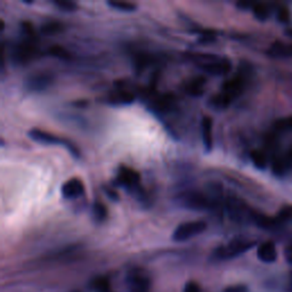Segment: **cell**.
<instances>
[{
  "label": "cell",
  "mask_w": 292,
  "mask_h": 292,
  "mask_svg": "<svg viewBox=\"0 0 292 292\" xmlns=\"http://www.w3.org/2000/svg\"><path fill=\"white\" fill-rule=\"evenodd\" d=\"M114 184L116 186L126 189L137 201L143 203L148 202V194H146L142 184H140V175L135 169L124 164L119 165Z\"/></svg>",
  "instance_id": "6da1fadb"
},
{
  "label": "cell",
  "mask_w": 292,
  "mask_h": 292,
  "mask_svg": "<svg viewBox=\"0 0 292 292\" xmlns=\"http://www.w3.org/2000/svg\"><path fill=\"white\" fill-rule=\"evenodd\" d=\"M200 69L212 76L227 75L232 70V63L226 57H219L213 54H188Z\"/></svg>",
  "instance_id": "7a4b0ae2"
},
{
  "label": "cell",
  "mask_w": 292,
  "mask_h": 292,
  "mask_svg": "<svg viewBox=\"0 0 292 292\" xmlns=\"http://www.w3.org/2000/svg\"><path fill=\"white\" fill-rule=\"evenodd\" d=\"M216 199L217 198L212 193L208 194L202 191L192 189V191L182 193L178 198V201L184 208L189 209V210L203 211L215 207Z\"/></svg>",
  "instance_id": "3957f363"
},
{
  "label": "cell",
  "mask_w": 292,
  "mask_h": 292,
  "mask_svg": "<svg viewBox=\"0 0 292 292\" xmlns=\"http://www.w3.org/2000/svg\"><path fill=\"white\" fill-rule=\"evenodd\" d=\"M27 38V37H26ZM36 38H27L26 40L19 42L14 48L12 53V60L15 64L24 65L27 63L35 60L38 54V51L35 46Z\"/></svg>",
  "instance_id": "277c9868"
},
{
  "label": "cell",
  "mask_w": 292,
  "mask_h": 292,
  "mask_svg": "<svg viewBox=\"0 0 292 292\" xmlns=\"http://www.w3.org/2000/svg\"><path fill=\"white\" fill-rule=\"evenodd\" d=\"M207 223L203 221H194L186 222L176 227V230L173 233V240L175 242H184L189 238L201 234L207 230Z\"/></svg>",
  "instance_id": "5b68a950"
},
{
  "label": "cell",
  "mask_w": 292,
  "mask_h": 292,
  "mask_svg": "<svg viewBox=\"0 0 292 292\" xmlns=\"http://www.w3.org/2000/svg\"><path fill=\"white\" fill-rule=\"evenodd\" d=\"M55 80L52 72L38 71L27 77L24 80V87L28 91H43L50 88Z\"/></svg>",
  "instance_id": "8992f818"
},
{
  "label": "cell",
  "mask_w": 292,
  "mask_h": 292,
  "mask_svg": "<svg viewBox=\"0 0 292 292\" xmlns=\"http://www.w3.org/2000/svg\"><path fill=\"white\" fill-rule=\"evenodd\" d=\"M254 245L255 242L234 240L228 243L227 246L219 247L213 254V257L217 258V259H230V258H234L249 250L250 248L254 247Z\"/></svg>",
  "instance_id": "52a82bcc"
},
{
  "label": "cell",
  "mask_w": 292,
  "mask_h": 292,
  "mask_svg": "<svg viewBox=\"0 0 292 292\" xmlns=\"http://www.w3.org/2000/svg\"><path fill=\"white\" fill-rule=\"evenodd\" d=\"M28 136L35 142L42 144V145H62L66 149L67 145L70 144L71 140L66 138H62L60 136L55 134H52L50 131L39 129V128H32L29 130Z\"/></svg>",
  "instance_id": "ba28073f"
},
{
  "label": "cell",
  "mask_w": 292,
  "mask_h": 292,
  "mask_svg": "<svg viewBox=\"0 0 292 292\" xmlns=\"http://www.w3.org/2000/svg\"><path fill=\"white\" fill-rule=\"evenodd\" d=\"M226 206L228 215H230L233 219H235V221H243L245 218H249L251 221L254 210L249 209V207H248L242 200H240V199L234 197L228 198Z\"/></svg>",
  "instance_id": "9c48e42d"
},
{
  "label": "cell",
  "mask_w": 292,
  "mask_h": 292,
  "mask_svg": "<svg viewBox=\"0 0 292 292\" xmlns=\"http://www.w3.org/2000/svg\"><path fill=\"white\" fill-rule=\"evenodd\" d=\"M61 194L65 200H76L85 194V185L80 178H70L62 185Z\"/></svg>",
  "instance_id": "30bf717a"
},
{
  "label": "cell",
  "mask_w": 292,
  "mask_h": 292,
  "mask_svg": "<svg viewBox=\"0 0 292 292\" xmlns=\"http://www.w3.org/2000/svg\"><path fill=\"white\" fill-rule=\"evenodd\" d=\"M245 88V80L242 79V77L236 76L232 79L225 81V84L222 87V91L224 95L227 96L228 99L233 101L236 99L237 96H240Z\"/></svg>",
  "instance_id": "8fae6325"
},
{
  "label": "cell",
  "mask_w": 292,
  "mask_h": 292,
  "mask_svg": "<svg viewBox=\"0 0 292 292\" xmlns=\"http://www.w3.org/2000/svg\"><path fill=\"white\" fill-rule=\"evenodd\" d=\"M136 100L133 92L127 90H116L106 97L105 102L111 106H126L133 104Z\"/></svg>",
  "instance_id": "7c38bea8"
},
{
  "label": "cell",
  "mask_w": 292,
  "mask_h": 292,
  "mask_svg": "<svg viewBox=\"0 0 292 292\" xmlns=\"http://www.w3.org/2000/svg\"><path fill=\"white\" fill-rule=\"evenodd\" d=\"M212 119L210 116L204 115L201 121V136H202V144L204 151L207 153L211 152L213 146V137H212Z\"/></svg>",
  "instance_id": "4fadbf2b"
},
{
  "label": "cell",
  "mask_w": 292,
  "mask_h": 292,
  "mask_svg": "<svg viewBox=\"0 0 292 292\" xmlns=\"http://www.w3.org/2000/svg\"><path fill=\"white\" fill-rule=\"evenodd\" d=\"M206 78L204 77H196L185 82L184 90L187 95L193 97H200L204 92V86H206Z\"/></svg>",
  "instance_id": "5bb4252c"
},
{
  "label": "cell",
  "mask_w": 292,
  "mask_h": 292,
  "mask_svg": "<svg viewBox=\"0 0 292 292\" xmlns=\"http://www.w3.org/2000/svg\"><path fill=\"white\" fill-rule=\"evenodd\" d=\"M257 256L261 261L264 262H273L277 258V251L276 247L273 242H265L258 248Z\"/></svg>",
  "instance_id": "9a60e30c"
},
{
  "label": "cell",
  "mask_w": 292,
  "mask_h": 292,
  "mask_svg": "<svg viewBox=\"0 0 292 292\" xmlns=\"http://www.w3.org/2000/svg\"><path fill=\"white\" fill-rule=\"evenodd\" d=\"M175 108V100L172 95L159 96L153 101V109L161 113H168Z\"/></svg>",
  "instance_id": "2e32d148"
},
{
  "label": "cell",
  "mask_w": 292,
  "mask_h": 292,
  "mask_svg": "<svg viewBox=\"0 0 292 292\" xmlns=\"http://www.w3.org/2000/svg\"><path fill=\"white\" fill-rule=\"evenodd\" d=\"M269 54L273 57L292 56V45H286V43L282 41H275L271 46Z\"/></svg>",
  "instance_id": "e0dca14e"
},
{
  "label": "cell",
  "mask_w": 292,
  "mask_h": 292,
  "mask_svg": "<svg viewBox=\"0 0 292 292\" xmlns=\"http://www.w3.org/2000/svg\"><path fill=\"white\" fill-rule=\"evenodd\" d=\"M91 212H92V217H94V219L97 223L105 222L109 216L108 208H106V206L103 202H100V201H95L94 203H92Z\"/></svg>",
  "instance_id": "ac0fdd59"
},
{
  "label": "cell",
  "mask_w": 292,
  "mask_h": 292,
  "mask_svg": "<svg viewBox=\"0 0 292 292\" xmlns=\"http://www.w3.org/2000/svg\"><path fill=\"white\" fill-rule=\"evenodd\" d=\"M108 6L111 7L112 9H115V11L125 12V13H133V12L137 11V5L134 3H128V2L110 0V2H108Z\"/></svg>",
  "instance_id": "d6986e66"
},
{
  "label": "cell",
  "mask_w": 292,
  "mask_h": 292,
  "mask_svg": "<svg viewBox=\"0 0 292 292\" xmlns=\"http://www.w3.org/2000/svg\"><path fill=\"white\" fill-rule=\"evenodd\" d=\"M62 31H64V24L58 21H50L41 26V32L45 35H57Z\"/></svg>",
  "instance_id": "ffe728a7"
},
{
  "label": "cell",
  "mask_w": 292,
  "mask_h": 292,
  "mask_svg": "<svg viewBox=\"0 0 292 292\" xmlns=\"http://www.w3.org/2000/svg\"><path fill=\"white\" fill-rule=\"evenodd\" d=\"M231 103L232 101L227 96L224 95L223 92H218V94L213 95L210 99V105L217 110L226 109Z\"/></svg>",
  "instance_id": "44dd1931"
},
{
  "label": "cell",
  "mask_w": 292,
  "mask_h": 292,
  "mask_svg": "<svg viewBox=\"0 0 292 292\" xmlns=\"http://www.w3.org/2000/svg\"><path fill=\"white\" fill-rule=\"evenodd\" d=\"M250 158H251L252 163L255 164L256 168L260 169V170H264L267 167V159L265 157V154L262 153L261 151H259V150L251 151Z\"/></svg>",
  "instance_id": "7402d4cb"
},
{
  "label": "cell",
  "mask_w": 292,
  "mask_h": 292,
  "mask_svg": "<svg viewBox=\"0 0 292 292\" xmlns=\"http://www.w3.org/2000/svg\"><path fill=\"white\" fill-rule=\"evenodd\" d=\"M48 53L52 56H54L56 58H60V60H63V61H69L71 60V54L69 52H67V50H65L64 47H62L60 45H54V46H52L50 48V51H48Z\"/></svg>",
  "instance_id": "603a6c76"
},
{
  "label": "cell",
  "mask_w": 292,
  "mask_h": 292,
  "mask_svg": "<svg viewBox=\"0 0 292 292\" xmlns=\"http://www.w3.org/2000/svg\"><path fill=\"white\" fill-rule=\"evenodd\" d=\"M252 13H254V15L256 16L257 19H259V21H265L270 15V8L265 4L257 3L255 4V6L252 7Z\"/></svg>",
  "instance_id": "cb8c5ba5"
},
{
  "label": "cell",
  "mask_w": 292,
  "mask_h": 292,
  "mask_svg": "<svg viewBox=\"0 0 292 292\" xmlns=\"http://www.w3.org/2000/svg\"><path fill=\"white\" fill-rule=\"evenodd\" d=\"M53 4L63 12L73 13L78 9V4L75 2H71V0H54Z\"/></svg>",
  "instance_id": "d4e9b609"
},
{
  "label": "cell",
  "mask_w": 292,
  "mask_h": 292,
  "mask_svg": "<svg viewBox=\"0 0 292 292\" xmlns=\"http://www.w3.org/2000/svg\"><path fill=\"white\" fill-rule=\"evenodd\" d=\"M277 224H284L292 222V206H285L281 209L275 218Z\"/></svg>",
  "instance_id": "484cf974"
},
{
  "label": "cell",
  "mask_w": 292,
  "mask_h": 292,
  "mask_svg": "<svg viewBox=\"0 0 292 292\" xmlns=\"http://www.w3.org/2000/svg\"><path fill=\"white\" fill-rule=\"evenodd\" d=\"M92 289L96 292H111L110 282L105 277H97L92 281Z\"/></svg>",
  "instance_id": "4316f807"
},
{
  "label": "cell",
  "mask_w": 292,
  "mask_h": 292,
  "mask_svg": "<svg viewBox=\"0 0 292 292\" xmlns=\"http://www.w3.org/2000/svg\"><path fill=\"white\" fill-rule=\"evenodd\" d=\"M274 127L279 131H285V130L292 129V115L289 116V118L277 120L274 125Z\"/></svg>",
  "instance_id": "83f0119b"
},
{
  "label": "cell",
  "mask_w": 292,
  "mask_h": 292,
  "mask_svg": "<svg viewBox=\"0 0 292 292\" xmlns=\"http://www.w3.org/2000/svg\"><path fill=\"white\" fill-rule=\"evenodd\" d=\"M103 191H104V193H105V196L108 197L110 200H112V201H114V202H116L119 200V194H118V192L115 191V189L113 188V187H111V186H103Z\"/></svg>",
  "instance_id": "f1b7e54d"
},
{
  "label": "cell",
  "mask_w": 292,
  "mask_h": 292,
  "mask_svg": "<svg viewBox=\"0 0 292 292\" xmlns=\"http://www.w3.org/2000/svg\"><path fill=\"white\" fill-rule=\"evenodd\" d=\"M277 19L281 23H288L290 21V14L286 8H281L279 13H277Z\"/></svg>",
  "instance_id": "f546056e"
},
{
  "label": "cell",
  "mask_w": 292,
  "mask_h": 292,
  "mask_svg": "<svg viewBox=\"0 0 292 292\" xmlns=\"http://www.w3.org/2000/svg\"><path fill=\"white\" fill-rule=\"evenodd\" d=\"M184 292H200V286L196 282H188V283L185 285Z\"/></svg>",
  "instance_id": "4dcf8cb0"
},
{
  "label": "cell",
  "mask_w": 292,
  "mask_h": 292,
  "mask_svg": "<svg viewBox=\"0 0 292 292\" xmlns=\"http://www.w3.org/2000/svg\"><path fill=\"white\" fill-rule=\"evenodd\" d=\"M255 6L254 3H250V2H245V0H242V2H238L236 4V7L243 9V11H247V9H252V7Z\"/></svg>",
  "instance_id": "1f68e13d"
},
{
  "label": "cell",
  "mask_w": 292,
  "mask_h": 292,
  "mask_svg": "<svg viewBox=\"0 0 292 292\" xmlns=\"http://www.w3.org/2000/svg\"><path fill=\"white\" fill-rule=\"evenodd\" d=\"M226 292H247L246 286H231L226 290Z\"/></svg>",
  "instance_id": "d6a6232c"
},
{
  "label": "cell",
  "mask_w": 292,
  "mask_h": 292,
  "mask_svg": "<svg viewBox=\"0 0 292 292\" xmlns=\"http://www.w3.org/2000/svg\"><path fill=\"white\" fill-rule=\"evenodd\" d=\"M285 35L292 39V29H288V30L285 31Z\"/></svg>",
  "instance_id": "836d02e7"
},
{
  "label": "cell",
  "mask_w": 292,
  "mask_h": 292,
  "mask_svg": "<svg viewBox=\"0 0 292 292\" xmlns=\"http://www.w3.org/2000/svg\"><path fill=\"white\" fill-rule=\"evenodd\" d=\"M289 158H290V160L292 161V148H291V150L289 151Z\"/></svg>",
  "instance_id": "e575fe53"
}]
</instances>
